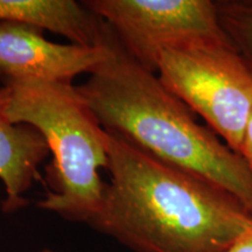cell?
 Returning <instances> with one entry per match:
<instances>
[{
    "instance_id": "obj_1",
    "label": "cell",
    "mask_w": 252,
    "mask_h": 252,
    "mask_svg": "<svg viewBox=\"0 0 252 252\" xmlns=\"http://www.w3.org/2000/svg\"><path fill=\"white\" fill-rule=\"evenodd\" d=\"M106 149L110 182L89 224L134 252H225L252 223L219 186L110 133Z\"/></svg>"
},
{
    "instance_id": "obj_7",
    "label": "cell",
    "mask_w": 252,
    "mask_h": 252,
    "mask_svg": "<svg viewBox=\"0 0 252 252\" xmlns=\"http://www.w3.org/2000/svg\"><path fill=\"white\" fill-rule=\"evenodd\" d=\"M9 89L0 86V180L5 186V213L17 212L28 204L23 195L40 179L39 167L49 156L43 135L33 126L14 124L6 115Z\"/></svg>"
},
{
    "instance_id": "obj_5",
    "label": "cell",
    "mask_w": 252,
    "mask_h": 252,
    "mask_svg": "<svg viewBox=\"0 0 252 252\" xmlns=\"http://www.w3.org/2000/svg\"><path fill=\"white\" fill-rule=\"evenodd\" d=\"M123 49L153 74L162 50L202 40H229L212 0H86Z\"/></svg>"
},
{
    "instance_id": "obj_10",
    "label": "cell",
    "mask_w": 252,
    "mask_h": 252,
    "mask_svg": "<svg viewBox=\"0 0 252 252\" xmlns=\"http://www.w3.org/2000/svg\"><path fill=\"white\" fill-rule=\"evenodd\" d=\"M225 252H252V223L236 238Z\"/></svg>"
},
{
    "instance_id": "obj_13",
    "label": "cell",
    "mask_w": 252,
    "mask_h": 252,
    "mask_svg": "<svg viewBox=\"0 0 252 252\" xmlns=\"http://www.w3.org/2000/svg\"><path fill=\"white\" fill-rule=\"evenodd\" d=\"M1 80H2V75L0 74V82H1Z\"/></svg>"
},
{
    "instance_id": "obj_12",
    "label": "cell",
    "mask_w": 252,
    "mask_h": 252,
    "mask_svg": "<svg viewBox=\"0 0 252 252\" xmlns=\"http://www.w3.org/2000/svg\"><path fill=\"white\" fill-rule=\"evenodd\" d=\"M41 252H53V251H50V250H45V251H41Z\"/></svg>"
},
{
    "instance_id": "obj_2",
    "label": "cell",
    "mask_w": 252,
    "mask_h": 252,
    "mask_svg": "<svg viewBox=\"0 0 252 252\" xmlns=\"http://www.w3.org/2000/svg\"><path fill=\"white\" fill-rule=\"evenodd\" d=\"M109 55L77 86L108 133L141 152L232 194L252 214V173L241 154L220 140L141 67L109 27Z\"/></svg>"
},
{
    "instance_id": "obj_8",
    "label": "cell",
    "mask_w": 252,
    "mask_h": 252,
    "mask_svg": "<svg viewBox=\"0 0 252 252\" xmlns=\"http://www.w3.org/2000/svg\"><path fill=\"white\" fill-rule=\"evenodd\" d=\"M27 23L84 47L103 46L109 27L74 0H0V23Z\"/></svg>"
},
{
    "instance_id": "obj_9",
    "label": "cell",
    "mask_w": 252,
    "mask_h": 252,
    "mask_svg": "<svg viewBox=\"0 0 252 252\" xmlns=\"http://www.w3.org/2000/svg\"><path fill=\"white\" fill-rule=\"evenodd\" d=\"M222 30L252 67V0L216 1Z\"/></svg>"
},
{
    "instance_id": "obj_6",
    "label": "cell",
    "mask_w": 252,
    "mask_h": 252,
    "mask_svg": "<svg viewBox=\"0 0 252 252\" xmlns=\"http://www.w3.org/2000/svg\"><path fill=\"white\" fill-rule=\"evenodd\" d=\"M109 32L103 46L56 43L45 30L18 21L0 23V74L8 80L71 83L78 75L91 74L108 58Z\"/></svg>"
},
{
    "instance_id": "obj_3",
    "label": "cell",
    "mask_w": 252,
    "mask_h": 252,
    "mask_svg": "<svg viewBox=\"0 0 252 252\" xmlns=\"http://www.w3.org/2000/svg\"><path fill=\"white\" fill-rule=\"evenodd\" d=\"M6 115L14 124L35 127L53 161L47 166L49 189L37 206L69 220L90 223L102 207L108 171V133L72 83L8 80Z\"/></svg>"
},
{
    "instance_id": "obj_4",
    "label": "cell",
    "mask_w": 252,
    "mask_h": 252,
    "mask_svg": "<svg viewBox=\"0 0 252 252\" xmlns=\"http://www.w3.org/2000/svg\"><path fill=\"white\" fill-rule=\"evenodd\" d=\"M157 75L239 152L252 116V67L230 40L194 41L162 50Z\"/></svg>"
},
{
    "instance_id": "obj_11",
    "label": "cell",
    "mask_w": 252,
    "mask_h": 252,
    "mask_svg": "<svg viewBox=\"0 0 252 252\" xmlns=\"http://www.w3.org/2000/svg\"><path fill=\"white\" fill-rule=\"evenodd\" d=\"M238 153L243 157L244 161L247 162L249 169L252 173V116L247 126V130H245L243 141H242Z\"/></svg>"
}]
</instances>
